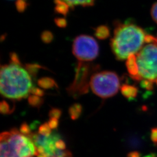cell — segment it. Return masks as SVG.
<instances>
[{
  "instance_id": "obj_17",
  "label": "cell",
  "mask_w": 157,
  "mask_h": 157,
  "mask_svg": "<svg viewBox=\"0 0 157 157\" xmlns=\"http://www.w3.org/2000/svg\"><path fill=\"white\" fill-rule=\"evenodd\" d=\"M53 39V35L49 31H44L41 34V40L45 43H50Z\"/></svg>"
},
{
  "instance_id": "obj_22",
  "label": "cell",
  "mask_w": 157,
  "mask_h": 157,
  "mask_svg": "<svg viewBox=\"0 0 157 157\" xmlns=\"http://www.w3.org/2000/svg\"><path fill=\"white\" fill-rule=\"evenodd\" d=\"M151 15L154 21L157 23V2L152 6L151 9Z\"/></svg>"
},
{
  "instance_id": "obj_26",
  "label": "cell",
  "mask_w": 157,
  "mask_h": 157,
  "mask_svg": "<svg viewBox=\"0 0 157 157\" xmlns=\"http://www.w3.org/2000/svg\"><path fill=\"white\" fill-rule=\"evenodd\" d=\"M48 124L51 129H56L58 126V119L56 118H50Z\"/></svg>"
},
{
  "instance_id": "obj_25",
  "label": "cell",
  "mask_w": 157,
  "mask_h": 157,
  "mask_svg": "<svg viewBox=\"0 0 157 157\" xmlns=\"http://www.w3.org/2000/svg\"><path fill=\"white\" fill-rule=\"evenodd\" d=\"M150 137L154 144L157 145V128H154L151 129Z\"/></svg>"
},
{
  "instance_id": "obj_2",
  "label": "cell",
  "mask_w": 157,
  "mask_h": 157,
  "mask_svg": "<svg viewBox=\"0 0 157 157\" xmlns=\"http://www.w3.org/2000/svg\"><path fill=\"white\" fill-rule=\"evenodd\" d=\"M0 91L6 98L21 100L30 93L32 88L31 78L21 65L11 63L1 67Z\"/></svg>"
},
{
  "instance_id": "obj_28",
  "label": "cell",
  "mask_w": 157,
  "mask_h": 157,
  "mask_svg": "<svg viewBox=\"0 0 157 157\" xmlns=\"http://www.w3.org/2000/svg\"><path fill=\"white\" fill-rule=\"evenodd\" d=\"M10 58H11V63L21 65V62L19 61L18 56H17V55L15 53H11L10 54Z\"/></svg>"
},
{
  "instance_id": "obj_34",
  "label": "cell",
  "mask_w": 157,
  "mask_h": 157,
  "mask_svg": "<svg viewBox=\"0 0 157 157\" xmlns=\"http://www.w3.org/2000/svg\"><path fill=\"white\" fill-rule=\"evenodd\" d=\"M24 1H26V0H24Z\"/></svg>"
},
{
  "instance_id": "obj_6",
  "label": "cell",
  "mask_w": 157,
  "mask_h": 157,
  "mask_svg": "<svg viewBox=\"0 0 157 157\" xmlns=\"http://www.w3.org/2000/svg\"><path fill=\"white\" fill-rule=\"evenodd\" d=\"M99 69L98 65L80 61L76 68V74L73 83L67 89L69 95L73 98H78L80 95L87 93L89 90V80L91 73L94 70Z\"/></svg>"
},
{
  "instance_id": "obj_30",
  "label": "cell",
  "mask_w": 157,
  "mask_h": 157,
  "mask_svg": "<svg viewBox=\"0 0 157 157\" xmlns=\"http://www.w3.org/2000/svg\"><path fill=\"white\" fill-rule=\"evenodd\" d=\"M73 157L72 154L71 152L68 150H65V154H64V157Z\"/></svg>"
},
{
  "instance_id": "obj_31",
  "label": "cell",
  "mask_w": 157,
  "mask_h": 157,
  "mask_svg": "<svg viewBox=\"0 0 157 157\" xmlns=\"http://www.w3.org/2000/svg\"><path fill=\"white\" fill-rule=\"evenodd\" d=\"M144 157H157V155L156 154H155L151 153V154H150L148 155H147L144 156Z\"/></svg>"
},
{
  "instance_id": "obj_29",
  "label": "cell",
  "mask_w": 157,
  "mask_h": 157,
  "mask_svg": "<svg viewBox=\"0 0 157 157\" xmlns=\"http://www.w3.org/2000/svg\"><path fill=\"white\" fill-rule=\"evenodd\" d=\"M127 157H141V154L139 152H130L128 154Z\"/></svg>"
},
{
  "instance_id": "obj_33",
  "label": "cell",
  "mask_w": 157,
  "mask_h": 157,
  "mask_svg": "<svg viewBox=\"0 0 157 157\" xmlns=\"http://www.w3.org/2000/svg\"><path fill=\"white\" fill-rule=\"evenodd\" d=\"M155 40H156V41L157 42V37H155Z\"/></svg>"
},
{
  "instance_id": "obj_19",
  "label": "cell",
  "mask_w": 157,
  "mask_h": 157,
  "mask_svg": "<svg viewBox=\"0 0 157 157\" xmlns=\"http://www.w3.org/2000/svg\"><path fill=\"white\" fill-rule=\"evenodd\" d=\"M61 115V111L58 108H52L49 112V117L50 118L59 119Z\"/></svg>"
},
{
  "instance_id": "obj_8",
  "label": "cell",
  "mask_w": 157,
  "mask_h": 157,
  "mask_svg": "<svg viewBox=\"0 0 157 157\" xmlns=\"http://www.w3.org/2000/svg\"><path fill=\"white\" fill-rule=\"evenodd\" d=\"M126 66L130 78L135 81L140 82L139 76V68L137 63V58L135 54L131 55L127 58Z\"/></svg>"
},
{
  "instance_id": "obj_10",
  "label": "cell",
  "mask_w": 157,
  "mask_h": 157,
  "mask_svg": "<svg viewBox=\"0 0 157 157\" xmlns=\"http://www.w3.org/2000/svg\"><path fill=\"white\" fill-rule=\"evenodd\" d=\"M64 2L69 9H73L77 6H82L83 7L90 6L94 5L95 0H60Z\"/></svg>"
},
{
  "instance_id": "obj_24",
  "label": "cell",
  "mask_w": 157,
  "mask_h": 157,
  "mask_svg": "<svg viewBox=\"0 0 157 157\" xmlns=\"http://www.w3.org/2000/svg\"><path fill=\"white\" fill-rule=\"evenodd\" d=\"M55 145L56 148L60 150H65L66 148V144L64 142V141L61 139H59L56 141L55 143Z\"/></svg>"
},
{
  "instance_id": "obj_14",
  "label": "cell",
  "mask_w": 157,
  "mask_h": 157,
  "mask_svg": "<svg viewBox=\"0 0 157 157\" xmlns=\"http://www.w3.org/2000/svg\"><path fill=\"white\" fill-rule=\"evenodd\" d=\"M28 102L30 105L39 108L43 104V100L40 97L32 94L29 96Z\"/></svg>"
},
{
  "instance_id": "obj_5",
  "label": "cell",
  "mask_w": 157,
  "mask_h": 157,
  "mask_svg": "<svg viewBox=\"0 0 157 157\" xmlns=\"http://www.w3.org/2000/svg\"><path fill=\"white\" fill-rule=\"evenodd\" d=\"M90 86L95 95L107 98L118 93L120 87V80L117 73L103 71L94 73L91 76Z\"/></svg>"
},
{
  "instance_id": "obj_13",
  "label": "cell",
  "mask_w": 157,
  "mask_h": 157,
  "mask_svg": "<svg viewBox=\"0 0 157 157\" xmlns=\"http://www.w3.org/2000/svg\"><path fill=\"white\" fill-rule=\"evenodd\" d=\"M82 111V107L80 104H74L72 105H71L69 109V113L70 117L72 120H76L78 119L81 114Z\"/></svg>"
},
{
  "instance_id": "obj_7",
  "label": "cell",
  "mask_w": 157,
  "mask_h": 157,
  "mask_svg": "<svg viewBox=\"0 0 157 157\" xmlns=\"http://www.w3.org/2000/svg\"><path fill=\"white\" fill-rule=\"evenodd\" d=\"M98 52V44L91 36L80 35L74 40L73 54L80 61L87 62L95 59Z\"/></svg>"
},
{
  "instance_id": "obj_23",
  "label": "cell",
  "mask_w": 157,
  "mask_h": 157,
  "mask_svg": "<svg viewBox=\"0 0 157 157\" xmlns=\"http://www.w3.org/2000/svg\"><path fill=\"white\" fill-rule=\"evenodd\" d=\"M30 93L33 95H37L40 97H43L44 94V92L43 91V90H41L37 87H32L30 90Z\"/></svg>"
},
{
  "instance_id": "obj_18",
  "label": "cell",
  "mask_w": 157,
  "mask_h": 157,
  "mask_svg": "<svg viewBox=\"0 0 157 157\" xmlns=\"http://www.w3.org/2000/svg\"><path fill=\"white\" fill-rule=\"evenodd\" d=\"M154 83L149 81V80H143L141 81L140 85L141 86L145 89L146 90H149V91H151L154 89Z\"/></svg>"
},
{
  "instance_id": "obj_20",
  "label": "cell",
  "mask_w": 157,
  "mask_h": 157,
  "mask_svg": "<svg viewBox=\"0 0 157 157\" xmlns=\"http://www.w3.org/2000/svg\"><path fill=\"white\" fill-rule=\"evenodd\" d=\"M20 132L23 135L28 136V135L29 136L30 135L31 131H30V129L28 124L25 122L23 123L20 127Z\"/></svg>"
},
{
  "instance_id": "obj_16",
  "label": "cell",
  "mask_w": 157,
  "mask_h": 157,
  "mask_svg": "<svg viewBox=\"0 0 157 157\" xmlns=\"http://www.w3.org/2000/svg\"><path fill=\"white\" fill-rule=\"evenodd\" d=\"M13 109H11L9 104L6 101H2L0 104V111L2 114L10 113Z\"/></svg>"
},
{
  "instance_id": "obj_12",
  "label": "cell",
  "mask_w": 157,
  "mask_h": 157,
  "mask_svg": "<svg viewBox=\"0 0 157 157\" xmlns=\"http://www.w3.org/2000/svg\"><path fill=\"white\" fill-rule=\"evenodd\" d=\"M37 84L40 87L45 89H49L56 87V82L54 80L50 78H40L37 82Z\"/></svg>"
},
{
  "instance_id": "obj_3",
  "label": "cell",
  "mask_w": 157,
  "mask_h": 157,
  "mask_svg": "<svg viewBox=\"0 0 157 157\" xmlns=\"http://www.w3.org/2000/svg\"><path fill=\"white\" fill-rule=\"evenodd\" d=\"M1 157H34L39 154L33 141L16 129L0 136Z\"/></svg>"
},
{
  "instance_id": "obj_15",
  "label": "cell",
  "mask_w": 157,
  "mask_h": 157,
  "mask_svg": "<svg viewBox=\"0 0 157 157\" xmlns=\"http://www.w3.org/2000/svg\"><path fill=\"white\" fill-rule=\"evenodd\" d=\"M39 134L45 136H49L51 135V129L48 123H44L40 125L38 130Z\"/></svg>"
},
{
  "instance_id": "obj_11",
  "label": "cell",
  "mask_w": 157,
  "mask_h": 157,
  "mask_svg": "<svg viewBox=\"0 0 157 157\" xmlns=\"http://www.w3.org/2000/svg\"><path fill=\"white\" fill-rule=\"evenodd\" d=\"M110 35L109 29L107 26H100L95 29V37L100 40H105L107 39Z\"/></svg>"
},
{
  "instance_id": "obj_9",
  "label": "cell",
  "mask_w": 157,
  "mask_h": 157,
  "mask_svg": "<svg viewBox=\"0 0 157 157\" xmlns=\"http://www.w3.org/2000/svg\"><path fill=\"white\" fill-rule=\"evenodd\" d=\"M121 90L122 95L129 100L135 98L139 92L137 87L128 84H123L121 87Z\"/></svg>"
},
{
  "instance_id": "obj_1",
  "label": "cell",
  "mask_w": 157,
  "mask_h": 157,
  "mask_svg": "<svg viewBox=\"0 0 157 157\" xmlns=\"http://www.w3.org/2000/svg\"><path fill=\"white\" fill-rule=\"evenodd\" d=\"M148 34L135 23L116 22L113 36L111 40L112 52L120 61L137 54L146 43Z\"/></svg>"
},
{
  "instance_id": "obj_32",
  "label": "cell",
  "mask_w": 157,
  "mask_h": 157,
  "mask_svg": "<svg viewBox=\"0 0 157 157\" xmlns=\"http://www.w3.org/2000/svg\"><path fill=\"white\" fill-rule=\"evenodd\" d=\"M36 157H47V156L45 155V154H38Z\"/></svg>"
},
{
  "instance_id": "obj_21",
  "label": "cell",
  "mask_w": 157,
  "mask_h": 157,
  "mask_svg": "<svg viewBox=\"0 0 157 157\" xmlns=\"http://www.w3.org/2000/svg\"><path fill=\"white\" fill-rule=\"evenodd\" d=\"M26 69L32 75H34L37 72L38 69L41 68V67L37 64H28L26 65Z\"/></svg>"
},
{
  "instance_id": "obj_4",
  "label": "cell",
  "mask_w": 157,
  "mask_h": 157,
  "mask_svg": "<svg viewBox=\"0 0 157 157\" xmlns=\"http://www.w3.org/2000/svg\"><path fill=\"white\" fill-rule=\"evenodd\" d=\"M136 56L140 82L149 80L157 86V42L155 37L153 41L146 43Z\"/></svg>"
},
{
  "instance_id": "obj_27",
  "label": "cell",
  "mask_w": 157,
  "mask_h": 157,
  "mask_svg": "<svg viewBox=\"0 0 157 157\" xmlns=\"http://www.w3.org/2000/svg\"><path fill=\"white\" fill-rule=\"evenodd\" d=\"M56 25L61 28H64L67 25V22L65 19L63 18H58L56 19Z\"/></svg>"
}]
</instances>
